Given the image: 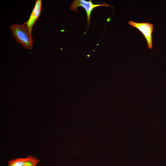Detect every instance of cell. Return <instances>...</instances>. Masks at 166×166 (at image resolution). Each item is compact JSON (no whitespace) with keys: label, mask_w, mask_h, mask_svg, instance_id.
Returning <instances> with one entry per match:
<instances>
[{"label":"cell","mask_w":166,"mask_h":166,"mask_svg":"<svg viewBox=\"0 0 166 166\" xmlns=\"http://www.w3.org/2000/svg\"><path fill=\"white\" fill-rule=\"evenodd\" d=\"M10 29L12 34L16 40L25 49H32L33 38L25 22L21 25L12 24Z\"/></svg>","instance_id":"cell-1"},{"label":"cell","mask_w":166,"mask_h":166,"mask_svg":"<svg viewBox=\"0 0 166 166\" xmlns=\"http://www.w3.org/2000/svg\"><path fill=\"white\" fill-rule=\"evenodd\" d=\"M108 7L111 6L103 2L100 4H94L92 0L87 1L85 0H74L70 7L71 10H74L76 13H77V8L82 7L85 10L87 17V27L86 31L89 28V25L91 21V14L93 10L95 8L99 6Z\"/></svg>","instance_id":"cell-2"},{"label":"cell","mask_w":166,"mask_h":166,"mask_svg":"<svg viewBox=\"0 0 166 166\" xmlns=\"http://www.w3.org/2000/svg\"><path fill=\"white\" fill-rule=\"evenodd\" d=\"M128 23L142 33L146 40L148 48L152 49V34L154 30L153 25L149 22H136L132 21H129Z\"/></svg>","instance_id":"cell-3"},{"label":"cell","mask_w":166,"mask_h":166,"mask_svg":"<svg viewBox=\"0 0 166 166\" xmlns=\"http://www.w3.org/2000/svg\"><path fill=\"white\" fill-rule=\"evenodd\" d=\"M39 162L36 157L29 155L26 158L19 157L10 160L8 166H36Z\"/></svg>","instance_id":"cell-4"},{"label":"cell","mask_w":166,"mask_h":166,"mask_svg":"<svg viewBox=\"0 0 166 166\" xmlns=\"http://www.w3.org/2000/svg\"><path fill=\"white\" fill-rule=\"evenodd\" d=\"M42 0H37L29 20L25 23L31 33L33 26L39 17L41 12Z\"/></svg>","instance_id":"cell-5"}]
</instances>
